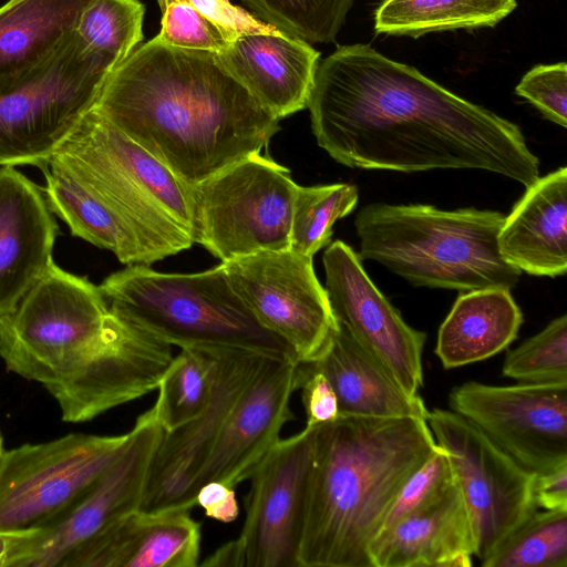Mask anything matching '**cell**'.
I'll return each instance as SVG.
<instances>
[{
  "label": "cell",
  "instance_id": "obj_1",
  "mask_svg": "<svg viewBox=\"0 0 567 567\" xmlns=\"http://www.w3.org/2000/svg\"><path fill=\"white\" fill-rule=\"evenodd\" d=\"M307 107L318 145L348 167L481 169L525 187L539 177L519 126L368 44L319 62Z\"/></svg>",
  "mask_w": 567,
  "mask_h": 567
},
{
  "label": "cell",
  "instance_id": "obj_2",
  "mask_svg": "<svg viewBox=\"0 0 567 567\" xmlns=\"http://www.w3.org/2000/svg\"><path fill=\"white\" fill-rule=\"evenodd\" d=\"M92 110L188 186L261 153L280 130L216 53L158 35L111 72Z\"/></svg>",
  "mask_w": 567,
  "mask_h": 567
},
{
  "label": "cell",
  "instance_id": "obj_3",
  "mask_svg": "<svg viewBox=\"0 0 567 567\" xmlns=\"http://www.w3.org/2000/svg\"><path fill=\"white\" fill-rule=\"evenodd\" d=\"M436 449L419 417L339 415L313 426L298 567H371L370 545L398 492Z\"/></svg>",
  "mask_w": 567,
  "mask_h": 567
},
{
  "label": "cell",
  "instance_id": "obj_4",
  "mask_svg": "<svg viewBox=\"0 0 567 567\" xmlns=\"http://www.w3.org/2000/svg\"><path fill=\"white\" fill-rule=\"evenodd\" d=\"M504 220L495 210L374 203L357 214L354 226L359 257L380 262L414 286L511 290L522 271L499 252Z\"/></svg>",
  "mask_w": 567,
  "mask_h": 567
},
{
  "label": "cell",
  "instance_id": "obj_5",
  "mask_svg": "<svg viewBox=\"0 0 567 567\" xmlns=\"http://www.w3.org/2000/svg\"><path fill=\"white\" fill-rule=\"evenodd\" d=\"M99 288L113 313L179 349H235L297 361L292 348L256 319L223 264L196 274L135 264Z\"/></svg>",
  "mask_w": 567,
  "mask_h": 567
},
{
  "label": "cell",
  "instance_id": "obj_6",
  "mask_svg": "<svg viewBox=\"0 0 567 567\" xmlns=\"http://www.w3.org/2000/svg\"><path fill=\"white\" fill-rule=\"evenodd\" d=\"M51 157L127 220L151 264L194 244L190 186L95 111Z\"/></svg>",
  "mask_w": 567,
  "mask_h": 567
},
{
  "label": "cell",
  "instance_id": "obj_7",
  "mask_svg": "<svg viewBox=\"0 0 567 567\" xmlns=\"http://www.w3.org/2000/svg\"><path fill=\"white\" fill-rule=\"evenodd\" d=\"M125 327L97 286L53 262L0 319V358L8 371L47 388L106 350Z\"/></svg>",
  "mask_w": 567,
  "mask_h": 567
},
{
  "label": "cell",
  "instance_id": "obj_8",
  "mask_svg": "<svg viewBox=\"0 0 567 567\" xmlns=\"http://www.w3.org/2000/svg\"><path fill=\"white\" fill-rule=\"evenodd\" d=\"M117 65L85 48L74 31L35 69L0 78V167L47 163L94 107Z\"/></svg>",
  "mask_w": 567,
  "mask_h": 567
},
{
  "label": "cell",
  "instance_id": "obj_9",
  "mask_svg": "<svg viewBox=\"0 0 567 567\" xmlns=\"http://www.w3.org/2000/svg\"><path fill=\"white\" fill-rule=\"evenodd\" d=\"M298 186L290 171L255 153L190 186L192 238L221 262L290 249Z\"/></svg>",
  "mask_w": 567,
  "mask_h": 567
},
{
  "label": "cell",
  "instance_id": "obj_10",
  "mask_svg": "<svg viewBox=\"0 0 567 567\" xmlns=\"http://www.w3.org/2000/svg\"><path fill=\"white\" fill-rule=\"evenodd\" d=\"M70 433L0 455V532H28L55 520L94 485L126 440Z\"/></svg>",
  "mask_w": 567,
  "mask_h": 567
},
{
  "label": "cell",
  "instance_id": "obj_11",
  "mask_svg": "<svg viewBox=\"0 0 567 567\" xmlns=\"http://www.w3.org/2000/svg\"><path fill=\"white\" fill-rule=\"evenodd\" d=\"M426 422L435 442L450 455L474 526V556L482 563L538 509L535 474L451 410L429 411Z\"/></svg>",
  "mask_w": 567,
  "mask_h": 567
},
{
  "label": "cell",
  "instance_id": "obj_12",
  "mask_svg": "<svg viewBox=\"0 0 567 567\" xmlns=\"http://www.w3.org/2000/svg\"><path fill=\"white\" fill-rule=\"evenodd\" d=\"M221 264L256 319L292 348L299 363L321 354L337 321L311 257L267 250Z\"/></svg>",
  "mask_w": 567,
  "mask_h": 567
},
{
  "label": "cell",
  "instance_id": "obj_13",
  "mask_svg": "<svg viewBox=\"0 0 567 567\" xmlns=\"http://www.w3.org/2000/svg\"><path fill=\"white\" fill-rule=\"evenodd\" d=\"M449 405L530 473L567 464V384L468 381L452 389Z\"/></svg>",
  "mask_w": 567,
  "mask_h": 567
},
{
  "label": "cell",
  "instance_id": "obj_14",
  "mask_svg": "<svg viewBox=\"0 0 567 567\" xmlns=\"http://www.w3.org/2000/svg\"><path fill=\"white\" fill-rule=\"evenodd\" d=\"M163 433L154 406L141 414L89 492L55 520L27 535L16 567H60L79 545L140 511Z\"/></svg>",
  "mask_w": 567,
  "mask_h": 567
},
{
  "label": "cell",
  "instance_id": "obj_15",
  "mask_svg": "<svg viewBox=\"0 0 567 567\" xmlns=\"http://www.w3.org/2000/svg\"><path fill=\"white\" fill-rule=\"evenodd\" d=\"M313 426L280 439L249 476L246 518L233 540L240 567H298Z\"/></svg>",
  "mask_w": 567,
  "mask_h": 567
},
{
  "label": "cell",
  "instance_id": "obj_16",
  "mask_svg": "<svg viewBox=\"0 0 567 567\" xmlns=\"http://www.w3.org/2000/svg\"><path fill=\"white\" fill-rule=\"evenodd\" d=\"M213 385L209 400L198 416L163 433L154 454L140 511L145 513L195 505L197 478L243 390L269 358L260 353L210 349ZM282 359V358H280Z\"/></svg>",
  "mask_w": 567,
  "mask_h": 567
},
{
  "label": "cell",
  "instance_id": "obj_17",
  "mask_svg": "<svg viewBox=\"0 0 567 567\" xmlns=\"http://www.w3.org/2000/svg\"><path fill=\"white\" fill-rule=\"evenodd\" d=\"M326 292L332 315L406 390L423 386L422 353L426 334L409 326L369 278L361 258L341 240L323 256Z\"/></svg>",
  "mask_w": 567,
  "mask_h": 567
},
{
  "label": "cell",
  "instance_id": "obj_18",
  "mask_svg": "<svg viewBox=\"0 0 567 567\" xmlns=\"http://www.w3.org/2000/svg\"><path fill=\"white\" fill-rule=\"evenodd\" d=\"M299 362L269 358L243 390L228 413L217 442L196 483L198 488L219 481L236 488L280 440L285 424L295 419L290 408L298 390Z\"/></svg>",
  "mask_w": 567,
  "mask_h": 567
},
{
  "label": "cell",
  "instance_id": "obj_19",
  "mask_svg": "<svg viewBox=\"0 0 567 567\" xmlns=\"http://www.w3.org/2000/svg\"><path fill=\"white\" fill-rule=\"evenodd\" d=\"M58 224L43 189L13 166L0 167V319L54 262Z\"/></svg>",
  "mask_w": 567,
  "mask_h": 567
},
{
  "label": "cell",
  "instance_id": "obj_20",
  "mask_svg": "<svg viewBox=\"0 0 567 567\" xmlns=\"http://www.w3.org/2000/svg\"><path fill=\"white\" fill-rule=\"evenodd\" d=\"M200 542L189 508L136 511L79 545L61 567H196Z\"/></svg>",
  "mask_w": 567,
  "mask_h": 567
},
{
  "label": "cell",
  "instance_id": "obj_21",
  "mask_svg": "<svg viewBox=\"0 0 567 567\" xmlns=\"http://www.w3.org/2000/svg\"><path fill=\"white\" fill-rule=\"evenodd\" d=\"M216 54L277 118L307 107L320 56L310 43L268 25L240 33Z\"/></svg>",
  "mask_w": 567,
  "mask_h": 567
},
{
  "label": "cell",
  "instance_id": "obj_22",
  "mask_svg": "<svg viewBox=\"0 0 567 567\" xmlns=\"http://www.w3.org/2000/svg\"><path fill=\"white\" fill-rule=\"evenodd\" d=\"M476 538L455 484L431 506L380 530L369 548L371 567H471Z\"/></svg>",
  "mask_w": 567,
  "mask_h": 567
},
{
  "label": "cell",
  "instance_id": "obj_23",
  "mask_svg": "<svg viewBox=\"0 0 567 567\" xmlns=\"http://www.w3.org/2000/svg\"><path fill=\"white\" fill-rule=\"evenodd\" d=\"M503 258L533 276L567 270V168L538 177L526 187L497 237Z\"/></svg>",
  "mask_w": 567,
  "mask_h": 567
},
{
  "label": "cell",
  "instance_id": "obj_24",
  "mask_svg": "<svg viewBox=\"0 0 567 567\" xmlns=\"http://www.w3.org/2000/svg\"><path fill=\"white\" fill-rule=\"evenodd\" d=\"M303 363L328 379L337 394L340 415L427 419L422 398L404 390L339 322L321 354Z\"/></svg>",
  "mask_w": 567,
  "mask_h": 567
},
{
  "label": "cell",
  "instance_id": "obj_25",
  "mask_svg": "<svg viewBox=\"0 0 567 567\" xmlns=\"http://www.w3.org/2000/svg\"><path fill=\"white\" fill-rule=\"evenodd\" d=\"M523 320L509 289L467 291L440 326L435 354L445 369L486 360L516 339Z\"/></svg>",
  "mask_w": 567,
  "mask_h": 567
},
{
  "label": "cell",
  "instance_id": "obj_26",
  "mask_svg": "<svg viewBox=\"0 0 567 567\" xmlns=\"http://www.w3.org/2000/svg\"><path fill=\"white\" fill-rule=\"evenodd\" d=\"M40 168L49 208L73 236L112 251L123 264H151L132 226L89 184L53 157Z\"/></svg>",
  "mask_w": 567,
  "mask_h": 567
},
{
  "label": "cell",
  "instance_id": "obj_27",
  "mask_svg": "<svg viewBox=\"0 0 567 567\" xmlns=\"http://www.w3.org/2000/svg\"><path fill=\"white\" fill-rule=\"evenodd\" d=\"M91 0H9L0 7V78L23 75L75 31Z\"/></svg>",
  "mask_w": 567,
  "mask_h": 567
},
{
  "label": "cell",
  "instance_id": "obj_28",
  "mask_svg": "<svg viewBox=\"0 0 567 567\" xmlns=\"http://www.w3.org/2000/svg\"><path fill=\"white\" fill-rule=\"evenodd\" d=\"M516 6V0H381L374 30L419 38L436 31L494 27Z\"/></svg>",
  "mask_w": 567,
  "mask_h": 567
},
{
  "label": "cell",
  "instance_id": "obj_29",
  "mask_svg": "<svg viewBox=\"0 0 567 567\" xmlns=\"http://www.w3.org/2000/svg\"><path fill=\"white\" fill-rule=\"evenodd\" d=\"M212 385L210 351L181 349L159 380L157 400L153 405L164 433L198 416L209 400Z\"/></svg>",
  "mask_w": 567,
  "mask_h": 567
},
{
  "label": "cell",
  "instance_id": "obj_30",
  "mask_svg": "<svg viewBox=\"0 0 567 567\" xmlns=\"http://www.w3.org/2000/svg\"><path fill=\"white\" fill-rule=\"evenodd\" d=\"M483 567H567V511L537 509Z\"/></svg>",
  "mask_w": 567,
  "mask_h": 567
},
{
  "label": "cell",
  "instance_id": "obj_31",
  "mask_svg": "<svg viewBox=\"0 0 567 567\" xmlns=\"http://www.w3.org/2000/svg\"><path fill=\"white\" fill-rule=\"evenodd\" d=\"M358 198V187L353 184L298 186L291 217L290 249L312 258L330 243L333 224L354 209Z\"/></svg>",
  "mask_w": 567,
  "mask_h": 567
},
{
  "label": "cell",
  "instance_id": "obj_32",
  "mask_svg": "<svg viewBox=\"0 0 567 567\" xmlns=\"http://www.w3.org/2000/svg\"><path fill=\"white\" fill-rule=\"evenodd\" d=\"M255 18L310 44L332 42L354 0H240Z\"/></svg>",
  "mask_w": 567,
  "mask_h": 567
},
{
  "label": "cell",
  "instance_id": "obj_33",
  "mask_svg": "<svg viewBox=\"0 0 567 567\" xmlns=\"http://www.w3.org/2000/svg\"><path fill=\"white\" fill-rule=\"evenodd\" d=\"M144 13L140 0H91L75 33L85 48L120 64L143 40Z\"/></svg>",
  "mask_w": 567,
  "mask_h": 567
},
{
  "label": "cell",
  "instance_id": "obj_34",
  "mask_svg": "<svg viewBox=\"0 0 567 567\" xmlns=\"http://www.w3.org/2000/svg\"><path fill=\"white\" fill-rule=\"evenodd\" d=\"M502 374L528 384H567V316L507 352Z\"/></svg>",
  "mask_w": 567,
  "mask_h": 567
},
{
  "label": "cell",
  "instance_id": "obj_35",
  "mask_svg": "<svg viewBox=\"0 0 567 567\" xmlns=\"http://www.w3.org/2000/svg\"><path fill=\"white\" fill-rule=\"evenodd\" d=\"M455 482L450 455L437 444V449L431 456L401 486L389 508L381 530L440 501Z\"/></svg>",
  "mask_w": 567,
  "mask_h": 567
},
{
  "label": "cell",
  "instance_id": "obj_36",
  "mask_svg": "<svg viewBox=\"0 0 567 567\" xmlns=\"http://www.w3.org/2000/svg\"><path fill=\"white\" fill-rule=\"evenodd\" d=\"M162 40L177 48L218 53L234 38L188 0H173L163 9Z\"/></svg>",
  "mask_w": 567,
  "mask_h": 567
},
{
  "label": "cell",
  "instance_id": "obj_37",
  "mask_svg": "<svg viewBox=\"0 0 567 567\" xmlns=\"http://www.w3.org/2000/svg\"><path fill=\"white\" fill-rule=\"evenodd\" d=\"M549 121L567 127V65L565 62L537 65L515 89Z\"/></svg>",
  "mask_w": 567,
  "mask_h": 567
},
{
  "label": "cell",
  "instance_id": "obj_38",
  "mask_svg": "<svg viewBox=\"0 0 567 567\" xmlns=\"http://www.w3.org/2000/svg\"><path fill=\"white\" fill-rule=\"evenodd\" d=\"M298 379L307 416L306 426L337 420L340 415L338 398L328 379L308 363H299Z\"/></svg>",
  "mask_w": 567,
  "mask_h": 567
},
{
  "label": "cell",
  "instance_id": "obj_39",
  "mask_svg": "<svg viewBox=\"0 0 567 567\" xmlns=\"http://www.w3.org/2000/svg\"><path fill=\"white\" fill-rule=\"evenodd\" d=\"M197 10L217 22L234 39L243 32L267 28L258 20L228 0H188Z\"/></svg>",
  "mask_w": 567,
  "mask_h": 567
},
{
  "label": "cell",
  "instance_id": "obj_40",
  "mask_svg": "<svg viewBox=\"0 0 567 567\" xmlns=\"http://www.w3.org/2000/svg\"><path fill=\"white\" fill-rule=\"evenodd\" d=\"M195 505L205 515L220 523H231L239 515V506L234 487L219 481L203 484L195 495Z\"/></svg>",
  "mask_w": 567,
  "mask_h": 567
},
{
  "label": "cell",
  "instance_id": "obj_41",
  "mask_svg": "<svg viewBox=\"0 0 567 567\" xmlns=\"http://www.w3.org/2000/svg\"><path fill=\"white\" fill-rule=\"evenodd\" d=\"M534 501L540 509L567 511V464L535 474Z\"/></svg>",
  "mask_w": 567,
  "mask_h": 567
},
{
  "label": "cell",
  "instance_id": "obj_42",
  "mask_svg": "<svg viewBox=\"0 0 567 567\" xmlns=\"http://www.w3.org/2000/svg\"><path fill=\"white\" fill-rule=\"evenodd\" d=\"M28 532H0V567H14Z\"/></svg>",
  "mask_w": 567,
  "mask_h": 567
},
{
  "label": "cell",
  "instance_id": "obj_43",
  "mask_svg": "<svg viewBox=\"0 0 567 567\" xmlns=\"http://www.w3.org/2000/svg\"><path fill=\"white\" fill-rule=\"evenodd\" d=\"M3 450H4V449H3V440H2V435H1V433H0V455H1V453H2V451H3Z\"/></svg>",
  "mask_w": 567,
  "mask_h": 567
}]
</instances>
